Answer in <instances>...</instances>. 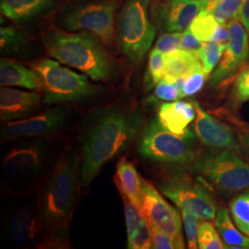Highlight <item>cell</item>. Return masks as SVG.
Returning a JSON list of instances; mask_svg holds the SVG:
<instances>
[{
	"label": "cell",
	"mask_w": 249,
	"mask_h": 249,
	"mask_svg": "<svg viewBox=\"0 0 249 249\" xmlns=\"http://www.w3.org/2000/svg\"><path fill=\"white\" fill-rule=\"evenodd\" d=\"M143 126L142 111L131 105L102 107L84 116L78 131L81 190L89 187L107 162L127 149Z\"/></svg>",
	"instance_id": "6da1fadb"
},
{
	"label": "cell",
	"mask_w": 249,
	"mask_h": 249,
	"mask_svg": "<svg viewBox=\"0 0 249 249\" xmlns=\"http://www.w3.org/2000/svg\"><path fill=\"white\" fill-rule=\"evenodd\" d=\"M81 190L78 142H67L56 165L36 189L45 231V249H70V226Z\"/></svg>",
	"instance_id": "7a4b0ae2"
},
{
	"label": "cell",
	"mask_w": 249,
	"mask_h": 249,
	"mask_svg": "<svg viewBox=\"0 0 249 249\" xmlns=\"http://www.w3.org/2000/svg\"><path fill=\"white\" fill-rule=\"evenodd\" d=\"M68 140L65 135L20 138L4 142L1 174L9 196L36 190L56 165Z\"/></svg>",
	"instance_id": "3957f363"
},
{
	"label": "cell",
	"mask_w": 249,
	"mask_h": 249,
	"mask_svg": "<svg viewBox=\"0 0 249 249\" xmlns=\"http://www.w3.org/2000/svg\"><path fill=\"white\" fill-rule=\"evenodd\" d=\"M44 44L51 57L80 71L91 80L107 81L114 75L113 59L90 34L52 29L45 35Z\"/></svg>",
	"instance_id": "277c9868"
},
{
	"label": "cell",
	"mask_w": 249,
	"mask_h": 249,
	"mask_svg": "<svg viewBox=\"0 0 249 249\" xmlns=\"http://www.w3.org/2000/svg\"><path fill=\"white\" fill-rule=\"evenodd\" d=\"M196 134L187 129L176 134L164 128L157 117L143 126L138 137V153L145 160L169 167H186L196 161Z\"/></svg>",
	"instance_id": "5b68a950"
},
{
	"label": "cell",
	"mask_w": 249,
	"mask_h": 249,
	"mask_svg": "<svg viewBox=\"0 0 249 249\" xmlns=\"http://www.w3.org/2000/svg\"><path fill=\"white\" fill-rule=\"evenodd\" d=\"M39 77L45 106L80 104L95 97L99 87L85 74L73 71L52 59H41L30 64Z\"/></svg>",
	"instance_id": "8992f818"
},
{
	"label": "cell",
	"mask_w": 249,
	"mask_h": 249,
	"mask_svg": "<svg viewBox=\"0 0 249 249\" xmlns=\"http://www.w3.org/2000/svg\"><path fill=\"white\" fill-rule=\"evenodd\" d=\"M4 234L16 249H44L45 231L36 190L11 196L4 213Z\"/></svg>",
	"instance_id": "52a82bcc"
},
{
	"label": "cell",
	"mask_w": 249,
	"mask_h": 249,
	"mask_svg": "<svg viewBox=\"0 0 249 249\" xmlns=\"http://www.w3.org/2000/svg\"><path fill=\"white\" fill-rule=\"evenodd\" d=\"M192 169L223 193L249 190V163L231 150H216L197 157Z\"/></svg>",
	"instance_id": "ba28073f"
},
{
	"label": "cell",
	"mask_w": 249,
	"mask_h": 249,
	"mask_svg": "<svg viewBox=\"0 0 249 249\" xmlns=\"http://www.w3.org/2000/svg\"><path fill=\"white\" fill-rule=\"evenodd\" d=\"M149 0H127L119 16L118 40L130 62L142 59L156 36V27L149 16Z\"/></svg>",
	"instance_id": "9c48e42d"
},
{
	"label": "cell",
	"mask_w": 249,
	"mask_h": 249,
	"mask_svg": "<svg viewBox=\"0 0 249 249\" xmlns=\"http://www.w3.org/2000/svg\"><path fill=\"white\" fill-rule=\"evenodd\" d=\"M77 119V111L65 105L46 108L35 116L7 122L1 127V143L20 138L65 135Z\"/></svg>",
	"instance_id": "30bf717a"
},
{
	"label": "cell",
	"mask_w": 249,
	"mask_h": 249,
	"mask_svg": "<svg viewBox=\"0 0 249 249\" xmlns=\"http://www.w3.org/2000/svg\"><path fill=\"white\" fill-rule=\"evenodd\" d=\"M115 12L114 1L89 3L69 11L63 18L62 25L71 31H87L109 45L114 40Z\"/></svg>",
	"instance_id": "8fae6325"
},
{
	"label": "cell",
	"mask_w": 249,
	"mask_h": 249,
	"mask_svg": "<svg viewBox=\"0 0 249 249\" xmlns=\"http://www.w3.org/2000/svg\"><path fill=\"white\" fill-rule=\"evenodd\" d=\"M160 192L181 210L197 215L202 221L216 218L217 205L209 191L187 178H175L159 185Z\"/></svg>",
	"instance_id": "7c38bea8"
},
{
	"label": "cell",
	"mask_w": 249,
	"mask_h": 249,
	"mask_svg": "<svg viewBox=\"0 0 249 249\" xmlns=\"http://www.w3.org/2000/svg\"><path fill=\"white\" fill-rule=\"evenodd\" d=\"M140 212L151 226L160 228L173 238L176 249H185L182 223L178 211L168 204L150 182L143 179Z\"/></svg>",
	"instance_id": "4fadbf2b"
},
{
	"label": "cell",
	"mask_w": 249,
	"mask_h": 249,
	"mask_svg": "<svg viewBox=\"0 0 249 249\" xmlns=\"http://www.w3.org/2000/svg\"><path fill=\"white\" fill-rule=\"evenodd\" d=\"M227 25L231 33V37L220 62L212 75L211 83L213 85L220 84L223 80L230 78L249 57V36L247 35L246 28L237 18L231 19Z\"/></svg>",
	"instance_id": "5bb4252c"
},
{
	"label": "cell",
	"mask_w": 249,
	"mask_h": 249,
	"mask_svg": "<svg viewBox=\"0 0 249 249\" xmlns=\"http://www.w3.org/2000/svg\"><path fill=\"white\" fill-rule=\"evenodd\" d=\"M43 93L40 90L26 91L10 87L0 89V119L7 123L21 120L45 110Z\"/></svg>",
	"instance_id": "9a60e30c"
},
{
	"label": "cell",
	"mask_w": 249,
	"mask_h": 249,
	"mask_svg": "<svg viewBox=\"0 0 249 249\" xmlns=\"http://www.w3.org/2000/svg\"><path fill=\"white\" fill-rule=\"evenodd\" d=\"M192 104L196 109L194 130L196 138L206 146L217 151H238L239 144L231 128L209 115L196 101H192Z\"/></svg>",
	"instance_id": "2e32d148"
},
{
	"label": "cell",
	"mask_w": 249,
	"mask_h": 249,
	"mask_svg": "<svg viewBox=\"0 0 249 249\" xmlns=\"http://www.w3.org/2000/svg\"><path fill=\"white\" fill-rule=\"evenodd\" d=\"M211 0H166L157 7V17L166 33L184 32Z\"/></svg>",
	"instance_id": "e0dca14e"
},
{
	"label": "cell",
	"mask_w": 249,
	"mask_h": 249,
	"mask_svg": "<svg viewBox=\"0 0 249 249\" xmlns=\"http://www.w3.org/2000/svg\"><path fill=\"white\" fill-rule=\"evenodd\" d=\"M157 119L164 128L171 132L185 133L188 125L196 119V109L192 102L178 101L161 104Z\"/></svg>",
	"instance_id": "ac0fdd59"
},
{
	"label": "cell",
	"mask_w": 249,
	"mask_h": 249,
	"mask_svg": "<svg viewBox=\"0 0 249 249\" xmlns=\"http://www.w3.org/2000/svg\"><path fill=\"white\" fill-rule=\"evenodd\" d=\"M0 84L1 87L42 89L41 81L36 72L11 58H1L0 60Z\"/></svg>",
	"instance_id": "d6986e66"
},
{
	"label": "cell",
	"mask_w": 249,
	"mask_h": 249,
	"mask_svg": "<svg viewBox=\"0 0 249 249\" xmlns=\"http://www.w3.org/2000/svg\"><path fill=\"white\" fill-rule=\"evenodd\" d=\"M115 182L121 195L126 196L140 209L142 190V178L140 177L133 163L122 157L116 164Z\"/></svg>",
	"instance_id": "ffe728a7"
},
{
	"label": "cell",
	"mask_w": 249,
	"mask_h": 249,
	"mask_svg": "<svg viewBox=\"0 0 249 249\" xmlns=\"http://www.w3.org/2000/svg\"><path fill=\"white\" fill-rule=\"evenodd\" d=\"M201 66L196 53L179 49L165 54V74L163 79L175 82L178 78H186Z\"/></svg>",
	"instance_id": "44dd1931"
},
{
	"label": "cell",
	"mask_w": 249,
	"mask_h": 249,
	"mask_svg": "<svg viewBox=\"0 0 249 249\" xmlns=\"http://www.w3.org/2000/svg\"><path fill=\"white\" fill-rule=\"evenodd\" d=\"M53 0H1V13L12 20L24 21L46 9Z\"/></svg>",
	"instance_id": "7402d4cb"
},
{
	"label": "cell",
	"mask_w": 249,
	"mask_h": 249,
	"mask_svg": "<svg viewBox=\"0 0 249 249\" xmlns=\"http://www.w3.org/2000/svg\"><path fill=\"white\" fill-rule=\"evenodd\" d=\"M215 224L222 235L225 249H249V237L243 235L234 227L225 208H222L218 212Z\"/></svg>",
	"instance_id": "603a6c76"
},
{
	"label": "cell",
	"mask_w": 249,
	"mask_h": 249,
	"mask_svg": "<svg viewBox=\"0 0 249 249\" xmlns=\"http://www.w3.org/2000/svg\"><path fill=\"white\" fill-rule=\"evenodd\" d=\"M218 23L219 21L210 11L202 10L188 29L201 42H210L213 39L214 33Z\"/></svg>",
	"instance_id": "cb8c5ba5"
},
{
	"label": "cell",
	"mask_w": 249,
	"mask_h": 249,
	"mask_svg": "<svg viewBox=\"0 0 249 249\" xmlns=\"http://www.w3.org/2000/svg\"><path fill=\"white\" fill-rule=\"evenodd\" d=\"M226 45H222L216 41L203 42L202 46L197 51V57L201 63L205 72L210 75L220 62Z\"/></svg>",
	"instance_id": "d4e9b609"
},
{
	"label": "cell",
	"mask_w": 249,
	"mask_h": 249,
	"mask_svg": "<svg viewBox=\"0 0 249 249\" xmlns=\"http://www.w3.org/2000/svg\"><path fill=\"white\" fill-rule=\"evenodd\" d=\"M26 46V39L13 27H1L0 48L3 54L20 53Z\"/></svg>",
	"instance_id": "484cf974"
},
{
	"label": "cell",
	"mask_w": 249,
	"mask_h": 249,
	"mask_svg": "<svg viewBox=\"0 0 249 249\" xmlns=\"http://www.w3.org/2000/svg\"><path fill=\"white\" fill-rule=\"evenodd\" d=\"M165 74V54L153 48L150 53L148 70L144 78L145 86L148 89L155 87Z\"/></svg>",
	"instance_id": "4316f807"
},
{
	"label": "cell",
	"mask_w": 249,
	"mask_h": 249,
	"mask_svg": "<svg viewBox=\"0 0 249 249\" xmlns=\"http://www.w3.org/2000/svg\"><path fill=\"white\" fill-rule=\"evenodd\" d=\"M230 210L239 230L249 235V190L233 198Z\"/></svg>",
	"instance_id": "83f0119b"
},
{
	"label": "cell",
	"mask_w": 249,
	"mask_h": 249,
	"mask_svg": "<svg viewBox=\"0 0 249 249\" xmlns=\"http://www.w3.org/2000/svg\"><path fill=\"white\" fill-rule=\"evenodd\" d=\"M246 0H217L210 11L215 18L223 24L228 23L233 18H237Z\"/></svg>",
	"instance_id": "f1b7e54d"
},
{
	"label": "cell",
	"mask_w": 249,
	"mask_h": 249,
	"mask_svg": "<svg viewBox=\"0 0 249 249\" xmlns=\"http://www.w3.org/2000/svg\"><path fill=\"white\" fill-rule=\"evenodd\" d=\"M197 246L200 249H225L213 225L207 221L199 224L197 232Z\"/></svg>",
	"instance_id": "f546056e"
},
{
	"label": "cell",
	"mask_w": 249,
	"mask_h": 249,
	"mask_svg": "<svg viewBox=\"0 0 249 249\" xmlns=\"http://www.w3.org/2000/svg\"><path fill=\"white\" fill-rule=\"evenodd\" d=\"M123 203H124V218H125V225H126V234L127 240L131 239L134 234L139 230L143 217L139 208L135 205L124 195H121Z\"/></svg>",
	"instance_id": "4dcf8cb0"
},
{
	"label": "cell",
	"mask_w": 249,
	"mask_h": 249,
	"mask_svg": "<svg viewBox=\"0 0 249 249\" xmlns=\"http://www.w3.org/2000/svg\"><path fill=\"white\" fill-rule=\"evenodd\" d=\"M178 99H182V96L176 83L166 79H162L155 86L153 95L150 98V101L158 103L159 101L169 102V101H176Z\"/></svg>",
	"instance_id": "1f68e13d"
},
{
	"label": "cell",
	"mask_w": 249,
	"mask_h": 249,
	"mask_svg": "<svg viewBox=\"0 0 249 249\" xmlns=\"http://www.w3.org/2000/svg\"><path fill=\"white\" fill-rule=\"evenodd\" d=\"M182 218L187 234V246L191 249H198L197 246V232L200 224V218L196 214L182 210Z\"/></svg>",
	"instance_id": "d6a6232c"
},
{
	"label": "cell",
	"mask_w": 249,
	"mask_h": 249,
	"mask_svg": "<svg viewBox=\"0 0 249 249\" xmlns=\"http://www.w3.org/2000/svg\"><path fill=\"white\" fill-rule=\"evenodd\" d=\"M151 225L143 218L139 230L134 234L133 237L127 240V249H151Z\"/></svg>",
	"instance_id": "836d02e7"
},
{
	"label": "cell",
	"mask_w": 249,
	"mask_h": 249,
	"mask_svg": "<svg viewBox=\"0 0 249 249\" xmlns=\"http://www.w3.org/2000/svg\"><path fill=\"white\" fill-rule=\"evenodd\" d=\"M208 74L205 72L203 67L196 69V71L191 72L185 79V87H184V96H193L198 91H200L204 86Z\"/></svg>",
	"instance_id": "e575fe53"
},
{
	"label": "cell",
	"mask_w": 249,
	"mask_h": 249,
	"mask_svg": "<svg viewBox=\"0 0 249 249\" xmlns=\"http://www.w3.org/2000/svg\"><path fill=\"white\" fill-rule=\"evenodd\" d=\"M181 32H174V33H166L160 36L157 40L154 49L160 51L164 54L176 52L181 49V39H182Z\"/></svg>",
	"instance_id": "d590c367"
},
{
	"label": "cell",
	"mask_w": 249,
	"mask_h": 249,
	"mask_svg": "<svg viewBox=\"0 0 249 249\" xmlns=\"http://www.w3.org/2000/svg\"><path fill=\"white\" fill-rule=\"evenodd\" d=\"M151 228V249H176L175 242L168 233L160 230L155 226Z\"/></svg>",
	"instance_id": "8d00e7d4"
},
{
	"label": "cell",
	"mask_w": 249,
	"mask_h": 249,
	"mask_svg": "<svg viewBox=\"0 0 249 249\" xmlns=\"http://www.w3.org/2000/svg\"><path fill=\"white\" fill-rule=\"evenodd\" d=\"M234 93L240 102L249 101V69L242 72L236 79Z\"/></svg>",
	"instance_id": "74e56055"
},
{
	"label": "cell",
	"mask_w": 249,
	"mask_h": 249,
	"mask_svg": "<svg viewBox=\"0 0 249 249\" xmlns=\"http://www.w3.org/2000/svg\"><path fill=\"white\" fill-rule=\"evenodd\" d=\"M202 44L203 42L198 40L189 29L184 31V33L182 34L181 49L187 52L196 53L202 46Z\"/></svg>",
	"instance_id": "f35d334b"
},
{
	"label": "cell",
	"mask_w": 249,
	"mask_h": 249,
	"mask_svg": "<svg viewBox=\"0 0 249 249\" xmlns=\"http://www.w3.org/2000/svg\"><path fill=\"white\" fill-rule=\"evenodd\" d=\"M230 37H231V33L228 25L226 26V24L219 22L216 27L213 41H216L223 45H227L230 40Z\"/></svg>",
	"instance_id": "ab89813d"
},
{
	"label": "cell",
	"mask_w": 249,
	"mask_h": 249,
	"mask_svg": "<svg viewBox=\"0 0 249 249\" xmlns=\"http://www.w3.org/2000/svg\"><path fill=\"white\" fill-rule=\"evenodd\" d=\"M238 19L249 33V0H246L244 6L242 7Z\"/></svg>",
	"instance_id": "60d3db41"
},
{
	"label": "cell",
	"mask_w": 249,
	"mask_h": 249,
	"mask_svg": "<svg viewBox=\"0 0 249 249\" xmlns=\"http://www.w3.org/2000/svg\"><path fill=\"white\" fill-rule=\"evenodd\" d=\"M241 142L245 147L249 149V132H244L240 134Z\"/></svg>",
	"instance_id": "b9f144b4"
}]
</instances>
